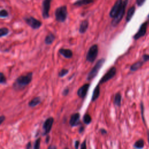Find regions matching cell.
<instances>
[{"label": "cell", "instance_id": "1", "mask_svg": "<svg viewBox=\"0 0 149 149\" xmlns=\"http://www.w3.org/2000/svg\"><path fill=\"white\" fill-rule=\"evenodd\" d=\"M33 73L29 72L26 75H22L18 77L13 84L15 90H22L27 86L32 80Z\"/></svg>", "mask_w": 149, "mask_h": 149}, {"label": "cell", "instance_id": "15", "mask_svg": "<svg viewBox=\"0 0 149 149\" xmlns=\"http://www.w3.org/2000/svg\"><path fill=\"white\" fill-rule=\"evenodd\" d=\"M100 95V84H98L93 93V95H92V97H91V102H94L95 100H97V98L99 97Z\"/></svg>", "mask_w": 149, "mask_h": 149}, {"label": "cell", "instance_id": "6", "mask_svg": "<svg viewBox=\"0 0 149 149\" xmlns=\"http://www.w3.org/2000/svg\"><path fill=\"white\" fill-rule=\"evenodd\" d=\"M117 73V68L115 67H111L107 72V73L102 77V78L100 79V82H98L99 84H103L108 80L113 79Z\"/></svg>", "mask_w": 149, "mask_h": 149}, {"label": "cell", "instance_id": "14", "mask_svg": "<svg viewBox=\"0 0 149 149\" xmlns=\"http://www.w3.org/2000/svg\"><path fill=\"white\" fill-rule=\"evenodd\" d=\"M59 53L63 57H64L65 58H68V59L71 58L73 56V52L69 49L61 48L59 50Z\"/></svg>", "mask_w": 149, "mask_h": 149}, {"label": "cell", "instance_id": "27", "mask_svg": "<svg viewBox=\"0 0 149 149\" xmlns=\"http://www.w3.org/2000/svg\"><path fill=\"white\" fill-rule=\"evenodd\" d=\"M7 79L4 73L0 72V84H5Z\"/></svg>", "mask_w": 149, "mask_h": 149}, {"label": "cell", "instance_id": "23", "mask_svg": "<svg viewBox=\"0 0 149 149\" xmlns=\"http://www.w3.org/2000/svg\"><path fill=\"white\" fill-rule=\"evenodd\" d=\"M144 146V141L143 139H139V140H137L133 145L134 148H143Z\"/></svg>", "mask_w": 149, "mask_h": 149}, {"label": "cell", "instance_id": "25", "mask_svg": "<svg viewBox=\"0 0 149 149\" xmlns=\"http://www.w3.org/2000/svg\"><path fill=\"white\" fill-rule=\"evenodd\" d=\"M9 29L6 27H3L0 29V37H2L7 35L9 33Z\"/></svg>", "mask_w": 149, "mask_h": 149}, {"label": "cell", "instance_id": "35", "mask_svg": "<svg viewBox=\"0 0 149 149\" xmlns=\"http://www.w3.org/2000/svg\"><path fill=\"white\" fill-rule=\"evenodd\" d=\"M5 120V116H4V115L0 116V125H1L4 122V121Z\"/></svg>", "mask_w": 149, "mask_h": 149}, {"label": "cell", "instance_id": "20", "mask_svg": "<svg viewBox=\"0 0 149 149\" xmlns=\"http://www.w3.org/2000/svg\"><path fill=\"white\" fill-rule=\"evenodd\" d=\"M41 100L40 97H35L29 103V106L30 107H34L40 104L41 103Z\"/></svg>", "mask_w": 149, "mask_h": 149}, {"label": "cell", "instance_id": "41", "mask_svg": "<svg viewBox=\"0 0 149 149\" xmlns=\"http://www.w3.org/2000/svg\"><path fill=\"white\" fill-rule=\"evenodd\" d=\"M147 140H148V143L149 144V130H147Z\"/></svg>", "mask_w": 149, "mask_h": 149}, {"label": "cell", "instance_id": "32", "mask_svg": "<svg viewBox=\"0 0 149 149\" xmlns=\"http://www.w3.org/2000/svg\"><path fill=\"white\" fill-rule=\"evenodd\" d=\"M142 59L143 62H146L149 61V55L148 54H144L142 56Z\"/></svg>", "mask_w": 149, "mask_h": 149}, {"label": "cell", "instance_id": "28", "mask_svg": "<svg viewBox=\"0 0 149 149\" xmlns=\"http://www.w3.org/2000/svg\"><path fill=\"white\" fill-rule=\"evenodd\" d=\"M8 12L5 10H2L0 11V18H6L8 16Z\"/></svg>", "mask_w": 149, "mask_h": 149}, {"label": "cell", "instance_id": "42", "mask_svg": "<svg viewBox=\"0 0 149 149\" xmlns=\"http://www.w3.org/2000/svg\"><path fill=\"white\" fill-rule=\"evenodd\" d=\"M48 148H57V147L56 146H49Z\"/></svg>", "mask_w": 149, "mask_h": 149}, {"label": "cell", "instance_id": "11", "mask_svg": "<svg viewBox=\"0 0 149 149\" xmlns=\"http://www.w3.org/2000/svg\"><path fill=\"white\" fill-rule=\"evenodd\" d=\"M122 2L123 0H117L115 2L110 12V16L111 18H114L117 15L122 6Z\"/></svg>", "mask_w": 149, "mask_h": 149}, {"label": "cell", "instance_id": "8", "mask_svg": "<svg viewBox=\"0 0 149 149\" xmlns=\"http://www.w3.org/2000/svg\"><path fill=\"white\" fill-rule=\"evenodd\" d=\"M147 25H148L147 22H145L141 25V26H140L137 33L133 36V38L135 40H137L145 36V34H146V32H147Z\"/></svg>", "mask_w": 149, "mask_h": 149}, {"label": "cell", "instance_id": "29", "mask_svg": "<svg viewBox=\"0 0 149 149\" xmlns=\"http://www.w3.org/2000/svg\"><path fill=\"white\" fill-rule=\"evenodd\" d=\"M40 141H41V139L40 138H38L36 140V142H35V144H34V149H38L40 147Z\"/></svg>", "mask_w": 149, "mask_h": 149}, {"label": "cell", "instance_id": "22", "mask_svg": "<svg viewBox=\"0 0 149 149\" xmlns=\"http://www.w3.org/2000/svg\"><path fill=\"white\" fill-rule=\"evenodd\" d=\"M121 99H122L121 94L119 93H116L114 96V103L116 106L119 107L121 106Z\"/></svg>", "mask_w": 149, "mask_h": 149}, {"label": "cell", "instance_id": "5", "mask_svg": "<svg viewBox=\"0 0 149 149\" xmlns=\"http://www.w3.org/2000/svg\"><path fill=\"white\" fill-rule=\"evenodd\" d=\"M98 53V48L97 44H94L91 46L87 52L86 56V60L91 63L94 62L97 57Z\"/></svg>", "mask_w": 149, "mask_h": 149}, {"label": "cell", "instance_id": "4", "mask_svg": "<svg viewBox=\"0 0 149 149\" xmlns=\"http://www.w3.org/2000/svg\"><path fill=\"white\" fill-rule=\"evenodd\" d=\"M56 19L57 22L60 23L64 22L68 16V10L67 6H61L56 9L55 11Z\"/></svg>", "mask_w": 149, "mask_h": 149}, {"label": "cell", "instance_id": "38", "mask_svg": "<svg viewBox=\"0 0 149 149\" xmlns=\"http://www.w3.org/2000/svg\"><path fill=\"white\" fill-rule=\"evenodd\" d=\"M26 148L27 149H29V148H32V144H31V142H30V141L29 142V143L27 144Z\"/></svg>", "mask_w": 149, "mask_h": 149}, {"label": "cell", "instance_id": "16", "mask_svg": "<svg viewBox=\"0 0 149 149\" xmlns=\"http://www.w3.org/2000/svg\"><path fill=\"white\" fill-rule=\"evenodd\" d=\"M89 27V22L87 20L83 21L79 27V33L81 34H84L87 31V29Z\"/></svg>", "mask_w": 149, "mask_h": 149}, {"label": "cell", "instance_id": "24", "mask_svg": "<svg viewBox=\"0 0 149 149\" xmlns=\"http://www.w3.org/2000/svg\"><path fill=\"white\" fill-rule=\"evenodd\" d=\"M91 120H92L91 117L89 114H86L84 115L83 118V121L85 124H86V125L90 124L91 122Z\"/></svg>", "mask_w": 149, "mask_h": 149}, {"label": "cell", "instance_id": "7", "mask_svg": "<svg viewBox=\"0 0 149 149\" xmlns=\"http://www.w3.org/2000/svg\"><path fill=\"white\" fill-rule=\"evenodd\" d=\"M25 20L26 23L29 26H30L33 29H39L42 25V23L40 21L35 19L32 16L26 18Z\"/></svg>", "mask_w": 149, "mask_h": 149}, {"label": "cell", "instance_id": "19", "mask_svg": "<svg viewBox=\"0 0 149 149\" xmlns=\"http://www.w3.org/2000/svg\"><path fill=\"white\" fill-rule=\"evenodd\" d=\"M55 39H56L55 35L52 33H50L46 36L45 38V43L47 45H50L54 42Z\"/></svg>", "mask_w": 149, "mask_h": 149}, {"label": "cell", "instance_id": "10", "mask_svg": "<svg viewBox=\"0 0 149 149\" xmlns=\"http://www.w3.org/2000/svg\"><path fill=\"white\" fill-rule=\"evenodd\" d=\"M51 1L52 0H44L43 3L42 15L44 19H47L49 18V11L50 10Z\"/></svg>", "mask_w": 149, "mask_h": 149}, {"label": "cell", "instance_id": "2", "mask_svg": "<svg viewBox=\"0 0 149 149\" xmlns=\"http://www.w3.org/2000/svg\"><path fill=\"white\" fill-rule=\"evenodd\" d=\"M128 1H129V0H124L123 1L122 6H121L119 12H118L117 15L113 18V19L111 22V25L113 26H114V27L117 26L120 23V22L122 21V19L125 14V10H126L127 5L128 4Z\"/></svg>", "mask_w": 149, "mask_h": 149}, {"label": "cell", "instance_id": "31", "mask_svg": "<svg viewBox=\"0 0 149 149\" xmlns=\"http://www.w3.org/2000/svg\"><path fill=\"white\" fill-rule=\"evenodd\" d=\"M140 106H141V115H142V119L143 121L144 124H145V120H144V107H143V104L142 103H141L140 104Z\"/></svg>", "mask_w": 149, "mask_h": 149}, {"label": "cell", "instance_id": "26", "mask_svg": "<svg viewBox=\"0 0 149 149\" xmlns=\"http://www.w3.org/2000/svg\"><path fill=\"white\" fill-rule=\"evenodd\" d=\"M69 72L68 69H62L59 73H58V76L60 78H63L65 75H67Z\"/></svg>", "mask_w": 149, "mask_h": 149}, {"label": "cell", "instance_id": "21", "mask_svg": "<svg viewBox=\"0 0 149 149\" xmlns=\"http://www.w3.org/2000/svg\"><path fill=\"white\" fill-rule=\"evenodd\" d=\"M143 61H137L135 63H134L133 65H131L130 68V71H137L139 69H140L143 65Z\"/></svg>", "mask_w": 149, "mask_h": 149}, {"label": "cell", "instance_id": "43", "mask_svg": "<svg viewBox=\"0 0 149 149\" xmlns=\"http://www.w3.org/2000/svg\"><path fill=\"white\" fill-rule=\"evenodd\" d=\"M148 19H149V14H148Z\"/></svg>", "mask_w": 149, "mask_h": 149}, {"label": "cell", "instance_id": "30", "mask_svg": "<svg viewBox=\"0 0 149 149\" xmlns=\"http://www.w3.org/2000/svg\"><path fill=\"white\" fill-rule=\"evenodd\" d=\"M146 1V0H136V4L138 7L142 6Z\"/></svg>", "mask_w": 149, "mask_h": 149}, {"label": "cell", "instance_id": "40", "mask_svg": "<svg viewBox=\"0 0 149 149\" xmlns=\"http://www.w3.org/2000/svg\"><path fill=\"white\" fill-rule=\"evenodd\" d=\"M49 138H50V137H49V136H47L46 140H45L46 143H48V142H49Z\"/></svg>", "mask_w": 149, "mask_h": 149}, {"label": "cell", "instance_id": "37", "mask_svg": "<svg viewBox=\"0 0 149 149\" xmlns=\"http://www.w3.org/2000/svg\"><path fill=\"white\" fill-rule=\"evenodd\" d=\"M100 132L101 133H102V135H103L107 133V130H106V129H100Z\"/></svg>", "mask_w": 149, "mask_h": 149}, {"label": "cell", "instance_id": "33", "mask_svg": "<svg viewBox=\"0 0 149 149\" xmlns=\"http://www.w3.org/2000/svg\"><path fill=\"white\" fill-rule=\"evenodd\" d=\"M87 146H86V140H84L83 142L82 143V145L80 146L81 149H86Z\"/></svg>", "mask_w": 149, "mask_h": 149}, {"label": "cell", "instance_id": "18", "mask_svg": "<svg viewBox=\"0 0 149 149\" xmlns=\"http://www.w3.org/2000/svg\"><path fill=\"white\" fill-rule=\"evenodd\" d=\"M135 11H136V8L134 6L131 7L128 10V11L127 12L126 17V22H129L130 21V20L132 19V17L133 16V15L135 13Z\"/></svg>", "mask_w": 149, "mask_h": 149}, {"label": "cell", "instance_id": "13", "mask_svg": "<svg viewBox=\"0 0 149 149\" xmlns=\"http://www.w3.org/2000/svg\"><path fill=\"white\" fill-rule=\"evenodd\" d=\"M90 86V84H84L82 87H80L78 90V92H77L78 95L80 98H84L87 93V91L89 90Z\"/></svg>", "mask_w": 149, "mask_h": 149}, {"label": "cell", "instance_id": "17", "mask_svg": "<svg viewBox=\"0 0 149 149\" xmlns=\"http://www.w3.org/2000/svg\"><path fill=\"white\" fill-rule=\"evenodd\" d=\"M94 0H78L73 3V5L77 7H82L84 5H89L92 3H93Z\"/></svg>", "mask_w": 149, "mask_h": 149}, {"label": "cell", "instance_id": "3", "mask_svg": "<svg viewBox=\"0 0 149 149\" xmlns=\"http://www.w3.org/2000/svg\"><path fill=\"white\" fill-rule=\"evenodd\" d=\"M105 59L102 58L98 60L97 62L95 63V65L94 66V67L91 69V71L89 72V73L87 75V76L86 78V79L89 81L93 79L98 74L99 71L102 68L103 64L105 62Z\"/></svg>", "mask_w": 149, "mask_h": 149}, {"label": "cell", "instance_id": "39", "mask_svg": "<svg viewBox=\"0 0 149 149\" xmlns=\"http://www.w3.org/2000/svg\"><path fill=\"white\" fill-rule=\"evenodd\" d=\"M84 128L83 126H81V127L80 128V129H79V133L83 132V130H84Z\"/></svg>", "mask_w": 149, "mask_h": 149}, {"label": "cell", "instance_id": "12", "mask_svg": "<svg viewBox=\"0 0 149 149\" xmlns=\"http://www.w3.org/2000/svg\"><path fill=\"white\" fill-rule=\"evenodd\" d=\"M80 115L79 113H75L72 114L69 120V125L72 127L76 126L79 125L80 124Z\"/></svg>", "mask_w": 149, "mask_h": 149}, {"label": "cell", "instance_id": "34", "mask_svg": "<svg viewBox=\"0 0 149 149\" xmlns=\"http://www.w3.org/2000/svg\"><path fill=\"white\" fill-rule=\"evenodd\" d=\"M69 92V89H68V88H66V89H65L64 90V91H63V92H62V94H63V95L66 96V95H67L68 94Z\"/></svg>", "mask_w": 149, "mask_h": 149}, {"label": "cell", "instance_id": "9", "mask_svg": "<svg viewBox=\"0 0 149 149\" xmlns=\"http://www.w3.org/2000/svg\"><path fill=\"white\" fill-rule=\"evenodd\" d=\"M53 123H54V118L53 117H49L45 121L43 126V129L44 130V132L43 133V135H47V134H48L49 132H50L51 128L53 127Z\"/></svg>", "mask_w": 149, "mask_h": 149}, {"label": "cell", "instance_id": "36", "mask_svg": "<svg viewBox=\"0 0 149 149\" xmlns=\"http://www.w3.org/2000/svg\"><path fill=\"white\" fill-rule=\"evenodd\" d=\"M79 144H80V141L79 140H76L75 141V148L78 149L79 148Z\"/></svg>", "mask_w": 149, "mask_h": 149}]
</instances>
